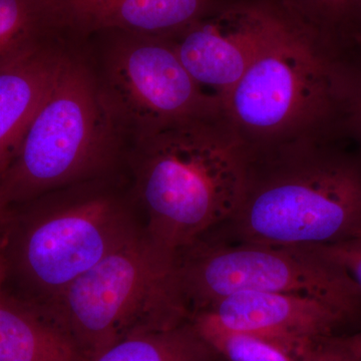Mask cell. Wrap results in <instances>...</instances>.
Segmentation results:
<instances>
[{"label":"cell","mask_w":361,"mask_h":361,"mask_svg":"<svg viewBox=\"0 0 361 361\" xmlns=\"http://www.w3.org/2000/svg\"><path fill=\"white\" fill-rule=\"evenodd\" d=\"M224 225L237 241L261 245L361 237V149L331 135L246 148L241 196Z\"/></svg>","instance_id":"6da1fadb"},{"label":"cell","mask_w":361,"mask_h":361,"mask_svg":"<svg viewBox=\"0 0 361 361\" xmlns=\"http://www.w3.org/2000/svg\"><path fill=\"white\" fill-rule=\"evenodd\" d=\"M146 233L177 256L229 221L243 186L246 148L225 111L137 140Z\"/></svg>","instance_id":"7a4b0ae2"},{"label":"cell","mask_w":361,"mask_h":361,"mask_svg":"<svg viewBox=\"0 0 361 361\" xmlns=\"http://www.w3.org/2000/svg\"><path fill=\"white\" fill-rule=\"evenodd\" d=\"M279 9L269 39L223 99L226 116L246 148L312 135L341 137L336 54Z\"/></svg>","instance_id":"3957f363"},{"label":"cell","mask_w":361,"mask_h":361,"mask_svg":"<svg viewBox=\"0 0 361 361\" xmlns=\"http://www.w3.org/2000/svg\"><path fill=\"white\" fill-rule=\"evenodd\" d=\"M176 260L137 232L52 299L82 360L135 331L184 322Z\"/></svg>","instance_id":"277c9868"},{"label":"cell","mask_w":361,"mask_h":361,"mask_svg":"<svg viewBox=\"0 0 361 361\" xmlns=\"http://www.w3.org/2000/svg\"><path fill=\"white\" fill-rule=\"evenodd\" d=\"M116 123L84 63L61 56L49 92L0 177L4 208L94 172L110 156Z\"/></svg>","instance_id":"5b68a950"},{"label":"cell","mask_w":361,"mask_h":361,"mask_svg":"<svg viewBox=\"0 0 361 361\" xmlns=\"http://www.w3.org/2000/svg\"><path fill=\"white\" fill-rule=\"evenodd\" d=\"M177 256V274L185 305L206 310L242 291L312 297L355 320L361 292L343 270L310 247H282L238 242L235 245L190 246ZM184 251V250H183Z\"/></svg>","instance_id":"8992f818"},{"label":"cell","mask_w":361,"mask_h":361,"mask_svg":"<svg viewBox=\"0 0 361 361\" xmlns=\"http://www.w3.org/2000/svg\"><path fill=\"white\" fill-rule=\"evenodd\" d=\"M102 33L111 39L102 90L116 123L130 128L137 140L224 110L222 99L189 75L170 37Z\"/></svg>","instance_id":"52a82bcc"},{"label":"cell","mask_w":361,"mask_h":361,"mask_svg":"<svg viewBox=\"0 0 361 361\" xmlns=\"http://www.w3.org/2000/svg\"><path fill=\"white\" fill-rule=\"evenodd\" d=\"M23 225L14 266L30 290L51 300L137 233L120 204L106 196L59 207Z\"/></svg>","instance_id":"ba28073f"},{"label":"cell","mask_w":361,"mask_h":361,"mask_svg":"<svg viewBox=\"0 0 361 361\" xmlns=\"http://www.w3.org/2000/svg\"><path fill=\"white\" fill-rule=\"evenodd\" d=\"M279 11L273 0H231L170 39L195 82L223 102L269 39Z\"/></svg>","instance_id":"9c48e42d"},{"label":"cell","mask_w":361,"mask_h":361,"mask_svg":"<svg viewBox=\"0 0 361 361\" xmlns=\"http://www.w3.org/2000/svg\"><path fill=\"white\" fill-rule=\"evenodd\" d=\"M231 0H42L51 25L78 37L121 32L172 37Z\"/></svg>","instance_id":"30bf717a"},{"label":"cell","mask_w":361,"mask_h":361,"mask_svg":"<svg viewBox=\"0 0 361 361\" xmlns=\"http://www.w3.org/2000/svg\"><path fill=\"white\" fill-rule=\"evenodd\" d=\"M197 313L225 329L306 344L341 336L339 329L353 322L318 299L275 292H237Z\"/></svg>","instance_id":"8fae6325"},{"label":"cell","mask_w":361,"mask_h":361,"mask_svg":"<svg viewBox=\"0 0 361 361\" xmlns=\"http://www.w3.org/2000/svg\"><path fill=\"white\" fill-rule=\"evenodd\" d=\"M47 37L0 66V177L13 160L56 75L61 56L47 47Z\"/></svg>","instance_id":"7c38bea8"},{"label":"cell","mask_w":361,"mask_h":361,"mask_svg":"<svg viewBox=\"0 0 361 361\" xmlns=\"http://www.w3.org/2000/svg\"><path fill=\"white\" fill-rule=\"evenodd\" d=\"M0 255V361H82L75 342L59 325L7 298Z\"/></svg>","instance_id":"4fadbf2b"},{"label":"cell","mask_w":361,"mask_h":361,"mask_svg":"<svg viewBox=\"0 0 361 361\" xmlns=\"http://www.w3.org/2000/svg\"><path fill=\"white\" fill-rule=\"evenodd\" d=\"M213 355L193 322H183L135 331L82 361H212Z\"/></svg>","instance_id":"5bb4252c"},{"label":"cell","mask_w":361,"mask_h":361,"mask_svg":"<svg viewBox=\"0 0 361 361\" xmlns=\"http://www.w3.org/2000/svg\"><path fill=\"white\" fill-rule=\"evenodd\" d=\"M337 58L361 49V0H273Z\"/></svg>","instance_id":"9a60e30c"},{"label":"cell","mask_w":361,"mask_h":361,"mask_svg":"<svg viewBox=\"0 0 361 361\" xmlns=\"http://www.w3.org/2000/svg\"><path fill=\"white\" fill-rule=\"evenodd\" d=\"M192 322L209 348L227 361H305L322 343H298L225 329L203 313H197Z\"/></svg>","instance_id":"2e32d148"},{"label":"cell","mask_w":361,"mask_h":361,"mask_svg":"<svg viewBox=\"0 0 361 361\" xmlns=\"http://www.w3.org/2000/svg\"><path fill=\"white\" fill-rule=\"evenodd\" d=\"M56 30L42 0H0V66Z\"/></svg>","instance_id":"e0dca14e"},{"label":"cell","mask_w":361,"mask_h":361,"mask_svg":"<svg viewBox=\"0 0 361 361\" xmlns=\"http://www.w3.org/2000/svg\"><path fill=\"white\" fill-rule=\"evenodd\" d=\"M336 92L339 134L361 149V49L337 59Z\"/></svg>","instance_id":"ac0fdd59"},{"label":"cell","mask_w":361,"mask_h":361,"mask_svg":"<svg viewBox=\"0 0 361 361\" xmlns=\"http://www.w3.org/2000/svg\"><path fill=\"white\" fill-rule=\"evenodd\" d=\"M310 248L338 265L361 292V237Z\"/></svg>","instance_id":"d6986e66"},{"label":"cell","mask_w":361,"mask_h":361,"mask_svg":"<svg viewBox=\"0 0 361 361\" xmlns=\"http://www.w3.org/2000/svg\"><path fill=\"white\" fill-rule=\"evenodd\" d=\"M305 361H358L346 336L323 341Z\"/></svg>","instance_id":"ffe728a7"},{"label":"cell","mask_w":361,"mask_h":361,"mask_svg":"<svg viewBox=\"0 0 361 361\" xmlns=\"http://www.w3.org/2000/svg\"><path fill=\"white\" fill-rule=\"evenodd\" d=\"M351 348L355 351L356 357L358 361H361V331L356 332V334L346 336Z\"/></svg>","instance_id":"44dd1931"},{"label":"cell","mask_w":361,"mask_h":361,"mask_svg":"<svg viewBox=\"0 0 361 361\" xmlns=\"http://www.w3.org/2000/svg\"><path fill=\"white\" fill-rule=\"evenodd\" d=\"M7 217H8V216H7L6 209L0 206V233H1L2 229L7 225Z\"/></svg>","instance_id":"7402d4cb"},{"label":"cell","mask_w":361,"mask_h":361,"mask_svg":"<svg viewBox=\"0 0 361 361\" xmlns=\"http://www.w3.org/2000/svg\"><path fill=\"white\" fill-rule=\"evenodd\" d=\"M0 206H1V204H0ZM1 207H2V206H1ZM4 209H6V208H4Z\"/></svg>","instance_id":"603a6c76"}]
</instances>
